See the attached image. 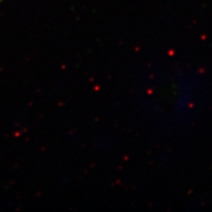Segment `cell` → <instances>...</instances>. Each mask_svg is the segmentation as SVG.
Here are the masks:
<instances>
[{"label":"cell","mask_w":212,"mask_h":212,"mask_svg":"<svg viewBox=\"0 0 212 212\" xmlns=\"http://www.w3.org/2000/svg\"><path fill=\"white\" fill-rule=\"evenodd\" d=\"M0 1H2V0H0Z\"/></svg>","instance_id":"cell-1"}]
</instances>
